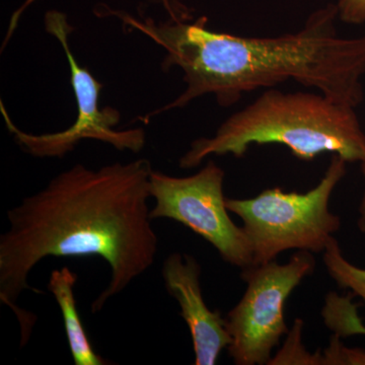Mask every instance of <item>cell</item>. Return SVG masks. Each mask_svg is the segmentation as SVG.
<instances>
[{
	"mask_svg": "<svg viewBox=\"0 0 365 365\" xmlns=\"http://www.w3.org/2000/svg\"><path fill=\"white\" fill-rule=\"evenodd\" d=\"M150 160L114 163L98 170L81 163L63 170L33 195L7 211L9 228L0 235V302L21 324V344L35 318L16 304L29 276L41 261L103 259L109 284L91 304L98 314L155 263L158 237L151 225Z\"/></svg>",
	"mask_w": 365,
	"mask_h": 365,
	"instance_id": "6da1fadb",
	"label": "cell"
},
{
	"mask_svg": "<svg viewBox=\"0 0 365 365\" xmlns=\"http://www.w3.org/2000/svg\"><path fill=\"white\" fill-rule=\"evenodd\" d=\"M338 18L337 4H330L312 14L299 32L255 38L213 32L206 28L205 16L195 23L121 16L125 25L163 48V71L181 69L187 85L176 100L150 113L144 121L186 107L205 95L215 96L218 105L227 108L244 93L287 81L356 108L364 98L365 36L340 37L335 26Z\"/></svg>",
	"mask_w": 365,
	"mask_h": 365,
	"instance_id": "7a4b0ae2",
	"label": "cell"
},
{
	"mask_svg": "<svg viewBox=\"0 0 365 365\" xmlns=\"http://www.w3.org/2000/svg\"><path fill=\"white\" fill-rule=\"evenodd\" d=\"M354 109L322 93L268 88L228 117L215 136L194 140L180 158V168L193 169L211 155L242 158L254 144H282L306 162L330 153L347 163H362L365 133Z\"/></svg>",
	"mask_w": 365,
	"mask_h": 365,
	"instance_id": "3957f363",
	"label": "cell"
},
{
	"mask_svg": "<svg viewBox=\"0 0 365 365\" xmlns=\"http://www.w3.org/2000/svg\"><path fill=\"white\" fill-rule=\"evenodd\" d=\"M346 173L347 162L332 155L321 181L306 193L271 188L253 198L227 197L228 211L241 218L251 244L252 265L276 260L288 250L324 253L341 228V218L329 205Z\"/></svg>",
	"mask_w": 365,
	"mask_h": 365,
	"instance_id": "277c9868",
	"label": "cell"
},
{
	"mask_svg": "<svg viewBox=\"0 0 365 365\" xmlns=\"http://www.w3.org/2000/svg\"><path fill=\"white\" fill-rule=\"evenodd\" d=\"M314 268L313 253L297 251L285 264L274 260L242 269L246 292L225 318L232 338L227 351L235 364H269L274 348L289 332L285 302Z\"/></svg>",
	"mask_w": 365,
	"mask_h": 365,
	"instance_id": "5b68a950",
	"label": "cell"
},
{
	"mask_svg": "<svg viewBox=\"0 0 365 365\" xmlns=\"http://www.w3.org/2000/svg\"><path fill=\"white\" fill-rule=\"evenodd\" d=\"M225 177V170L213 160L189 177L153 170L150 185L155 206L150 217L181 223L208 242L223 261L242 270L253 264V252L244 228L230 218Z\"/></svg>",
	"mask_w": 365,
	"mask_h": 365,
	"instance_id": "8992f818",
	"label": "cell"
},
{
	"mask_svg": "<svg viewBox=\"0 0 365 365\" xmlns=\"http://www.w3.org/2000/svg\"><path fill=\"white\" fill-rule=\"evenodd\" d=\"M44 21L46 31L56 38L66 53L71 71L72 90L78 103V118L66 130L55 133H26L14 123L4 102L0 101V112L16 143L26 153L36 158H62L86 139L111 144L118 150H130L132 153L143 150L145 145L143 129L115 130L114 127L120 121L119 111L112 107L101 109L98 106L103 85L74 57L69 45V36L73 28L69 25L66 14L50 11L45 14Z\"/></svg>",
	"mask_w": 365,
	"mask_h": 365,
	"instance_id": "52a82bcc",
	"label": "cell"
},
{
	"mask_svg": "<svg viewBox=\"0 0 365 365\" xmlns=\"http://www.w3.org/2000/svg\"><path fill=\"white\" fill-rule=\"evenodd\" d=\"M165 289L181 309V317L188 326L195 354L196 365H215L232 338L225 319L218 311H211L204 300L201 287V266L191 255L173 253L163 265Z\"/></svg>",
	"mask_w": 365,
	"mask_h": 365,
	"instance_id": "ba28073f",
	"label": "cell"
},
{
	"mask_svg": "<svg viewBox=\"0 0 365 365\" xmlns=\"http://www.w3.org/2000/svg\"><path fill=\"white\" fill-rule=\"evenodd\" d=\"M78 282V275L64 266L60 269H54L50 274L48 290L53 294L64 322L66 339L69 349L76 365H109L110 360L98 355L91 341L85 327L81 323L76 297H74V285Z\"/></svg>",
	"mask_w": 365,
	"mask_h": 365,
	"instance_id": "9c48e42d",
	"label": "cell"
},
{
	"mask_svg": "<svg viewBox=\"0 0 365 365\" xmlns=\"http://www.w3.org/2000/svg\"><path fill=\"white\" fill-rule=\"evenodd\" d=\"M323 254L327 271L338 287L350 290L365 302V269L353 265L343 256L336 239H333Z\"/></svg>",
	"mask_w": 365,
	"mask_h": 365,
	"instance_id": "30bf717a",
	"label": "cell"
},
{
	"mask_svg": "<svg viewBox=\"0 0 365 365\" xmlns=\"http://www.w3.org/2000/svg\"><path fill=\"white\" fill-rule=\"evenodd\" d=\"M304 322L297 319L292 330L287 333V339L275 356L269 361V364H323L322 353L307 352L302 344V331Z\"/></svg>",
	"mask_w": 365,
	"mask_h": 365,
	"instance_id": "8fae6325",
	"label": "cell"
},
{
	"mask_svg": "<svg viewBox=\"0 0 365 365\" xmlns=\"http://www.w3.org/2000/svg\"><path fill=\"white\" fill-rule=\"evenodd\" d=\"M323 364L365 365V350L346 347L339 336L334 334L330 345L323 353Z\"/></svg>",
	"mask_w": 365,
	"mask_h": 365,
	"instance_id": "7c38bea8",
	"label": "cell"
},
{
	"mask_svg": "<svg viewBox=\"0 0 365 365\" xmlns=\"http://www.w3.org/2000/svg\"><path fill=\"white\" fill-rule=\"evenodd\" d=\"M338 16L344 23L360 25L365 23V0H339Z\"/></svg>",
	"mask_w": 365,
	"mask_h": 365,
	"instance_id": "4fadbf2b",
	"label": "cell"
},
{
	"mask_svg": "<svg viewBox=\"0 0 365 365\" xmlns=\"http://www.w3.org/2000/svg\"><path fill=\"white\" fill-rule=\"evenodd\" d=\"M361 170L362 174H364V177L365 179V162L361 163ZM359 220H357V225H359V228L360 232H365V189L364 192V196H362L361 203L359 205Z\"/></svg>",
	"mask_w": 365,
	"mask_h": 365,
	"instance_id": "5bb4252c",
	"label": "cell"
},
{
	"mask_svg": "<svg viewBox=\"0 0 365 365\" xmlns=\"http://www.w3.org/2000/svg\"><path fill=\"white\" fill-rule=\"evenodd\" d=\"M362 336H365V327H364V330H362V334H361Z\"/></svg>",
	"mask_w": 365,
	"mask_h": 365,
	"instance_id": "9a60e30c",
	"label": "cell"
}]
</instances>
